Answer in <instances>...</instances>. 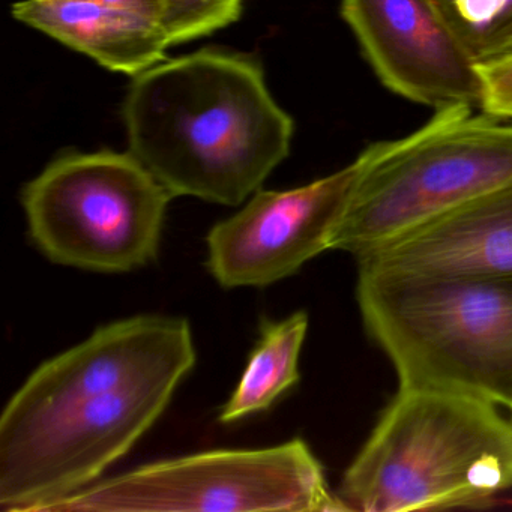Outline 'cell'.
Segmentation results:
<instances>
[{"label": "cell", "mask_w": 512, "mask_h": 512, "mask_svg": "<svg viewBox=\"0 0 512 512\" xmlns=\"http://www.w3.org/2000/svg\"><path fill=\"white\" fill-rule=\"evenodd\" d=\"M308 316L296 311L283 320L263 319L259 340L248 358L233 394L220 410L218 421L233 424L271 409L298 385L299 355L307 337Z\"/></svg>", "instance_id": "obj_12"}, {"label": "cell", "mask_w": 512, "mask_h": 512, "mask_svg": "<svg viewBox=\"0 0 512 512\" xmlns=\"http://www.w3.org/2000/svg\"><path fill=\"white\" fill-rule=\"evenodd\" d=\"M173 199L131 154L58 158L23 188L29 235L50 260L119 274L155 262Z\"/></svg>", "instance_id": "obj_6"}, {"label": "cell", "mask_w": 512, "mask_h": 512, "mask_svg": "<svg viewBox=\"0 0 512 512\" xmlns=\"http://www.w3.org/2000/svg\"><path fill=\"white\" fill-rule=\"evenodd\" d=\"M356 262L359 272L512 278V193L485 200Z\"/></svg>", "instance_id": "obj_10"}, {"label": "cell", "mask_w": 512, "mask_h": 512, "mask_svg": "<svg viewBox=\"0 0 512 512\" xmlns=\"http://www.w3.org/2000/svg\"><path fill=\"white\" fill-rule=\"evenodd\" d=\"M358 163L304 187L256 191L206 236L208 269L224 289L266 287L332 250L349 205Z\"/></svg>", "instance_id": "obj_8"}, {"label": "cell", "mask_w": 512, "mask_h": 512, "mask_svg": "<svg viewBox=\"0 0 512 512\" xmlns=\"http://www.w3.org/2000/svg\"><path fill=\"white\" fill-rule=\"evenodd\" d=\"M241 13L242 0H164L161 25L175 46L226 28Z\"/></svg>", "instance_id": "obj_14"}, {"label": "cell", "mask_w": 512, "mask_h": 512, "mask_svg": "<svg viewBox=\"0 0 512 512\" xmlns=\"http://www.w3.org/2000/svg\"><path fill=\"white\" fill-rule=\"evenodd\" d=\"M196 361L187 320L143 314L41 364L0 418V508L44 512L94 484L163 415Z\"/></svg>", "instance_id": "obj_1"}, {"label": "cell", "mask_w": 512, "mask_h": 512, "mask_svg": "<svg viewBox=\"0 0 512 512\" xmlns=\"http://www.w3.org/2000/svg\"><path fill=\"white\" fill-rule=\"evenodd\" d=\"M130 152L173 197L238 206L290 154L293 119L262 68L202 50L134 76L124 103Z\"/></svg>", "instance_id": "obj_2"}, {"label": "cell", "mask_w": 512, "mask_h": 512, "mask_svg": "<svg viewBox=\"0 0 512 512\" xmlns=\"http://www.w3.org/2000/svg\"><path fill=\"white\" fill-rule=\"evenodd\" d=\"M478 67L484 85L481 109L512 119V55Z\"/></svg>", "instance_id": "obj_15"}, {"label": "cell", "mask_w": 512, "mask_h": 512, "mask_svg": "<svg viewBox=\"0 0 512 512\" xmlns=\"http://www.w3.org/2000/svg\"><path fill=\"white\" fill-rule=\"evenodd\" d=\"M368 334L400 388L448 389L512 413V278L359 272Z\"/></svg>", "instance_id": "obj_5"}, {"label": "cell", "mask_w": 512, "mask_h": 512, "mask_svg": "<svg viewBox=\"0 0 512 512\" xmlns=\"http://www.w3.org/2000/svg\"><path fill=\"white\" fill-rule=\"evenodd\" d=\"M448 389L398 388L341 481L350 511L487 505L512 490V416Z\"/></svg>", "instance_id": "obj_3"}, {"label": "cell", "mask_w": 512, "mask_h": 512, "mask_svg": "<svg viewBox=\"0 0 512 512\" xmlns=\"http://www.w3.org/2000/svg\"><path fill=\"white\" fill-rule=\"evenodd\" d=\"M356 163L332 250L358 259L512 193V119L445 107L410 136L374 143Z\"/></svg>", "instance_id": "obj_4"}, {"label": "cell", "mask_w": 512, "mask_h": 512, "mask_svg": "<svg viewBox=\"0 0 512 512\" xmlns=\"http://www.w3.org/2000/svg\"><path fill=\"white\" fill-rule=\"evenodd\" d=\"M94 2L133 11V13L140 14V16L155 20L160 25L161 20H163L164 0H94Z\"/></svg>", "instance_id": "obj_16"}, {"label": "cell", "mask_w": 512, "mask_h": 512, "mask_svg": "<svg viewBox=\"0 0 512 512\" xmlns=\"http://www.w3.org/2000/svg\"><path fill=\"white\" fill-rule=\"evenodd\" d=\"M13 16L107 70L128 76L167 61L166 50L172 46L155 20L94 0H22L14 5Z\"/></svg>", "instance_id": "obj_11"}, {"label": "cell", "mask_w": 512, "mask_h": 512, "mask_svg": "<svg viewBox=\"0 0 512 512\" xmlns=\"http://www.w3.org/2000/svg\"><path fill=\"white\" fill-rule=\"evenodd\" d=\"M341 16L389 91L436 110L481 109L479 67L433 0H341Z\"/></svg>", "instance_id": "obj_9"}, {"label": "cell", "mask_w": 512, "mask_h": 512, "mask_svg": "<svg viewBox=\"0 0 512 512\" xmlns=\"http://www.w3.org/2000/svg\"><path fill=\"white\" fill-rule=\"evenodd\" d=\"M350 511L302 439L143 464L44 512Z\"/></svg>", "instance_id": "obj_7"}, {"label": "cell", "mask_w": 512, "mask_h": 512, "mask_svg": "<svg viewBox=\"0 0 512 512\" xmlns=\"http://www.w3.org/2000/svg\"><path fill=\"white\" fill-rule=\"evenodd\" d=\"M476 65L512 55V0H433Z\"/></svg>", "instance_id": "obj_13"}]
</instances>
